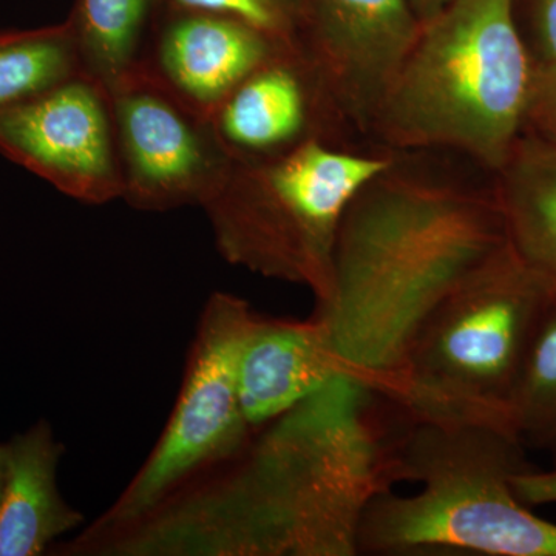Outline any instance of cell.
I'll use <instances>...</instances> for the list:
<instances>
[{"label": "cell", "mask_w": 556, "mask_h": 556, "mask_svg": "<svg viewBox=\"0 0 556 556\" xmlns=\"http://www.w3.org/2000/svg\"><path fill=\"white\" fill-rule=\"evenodd\" d=\"M379 396L351 376L331 380L265 426L228 470L73 554L357 556L369 504L401 482Z\"/></svg>", "instance_id": "obj_1"}, {"label": "cell", "mask_w": 556, "mask_h": 556, "mask_svg": "<svg viewBox=\"0 0 556 556\" xmlns=\"http://www.w3.org/2000/svg\"><path fill=\"white\" fill-rule=\"evenodd\" d=\"M447 152H396L348 204L316 313L340 358L387 397L416 332L507 243L495 174Z\"/></svg>", "instance_id": "obj_2"}, {"label": "cell", "mask_w": 556, "mask_h": 556, "mask_svg": "<svg viewBox=\"0 0 556 556\" xmlns=\"http://www.w3.org/2000/svg\"><path fill=\"white\" fill-rule=\"evenodd\" d=\"M399 481L380 493L358 532V555L556 556V525L514 490L533 468L514 430L493 424L408 419L397 439Z\"/></svg>", "instance_id": "obj_3"}, {"label": "cell", "mask_w": 556, "mask_h": 556, "mask_svg": "<svg viewBox=\"0 0 556 556\" xmlns=\"http://www.w3.org/2000/svg\"><path fill=\"white\" fill-rule=\"evenodd\" d=\"M532 80L515 0H455L420 25L372 144L453 153L496 174L525 131Z\"/></svg>", "instance_id": "obj_4"}, {"label": "cell", "mask_w": 556, "mask_h": 556, "mask_svg": "<svg viewBox=\"0 0 556 556\" xmlns=\"http://www.w3.org/2000/svg\"><path fill=\"white\" fill-rule=\"evenodd\" d=\"M555 298L507 241L431 311L387 401L412 420L514 430L508 401Z\"/></svg>", "instance_id": "obj_5"}, {"label": "cell", "mask_w": 556, "mask_h": 556, "mask_svg": "<svg viewBox=\"0 0 556 556\" xmlns=\"http://www.w3.org/2000/svg\"><path fill=\"white\" fill-rule=\"evenodd\" d=\"M394 156L375 144L313 141L276 159L233 161L203 206L219 255L257 276L308 288L320 305L331 291L348 204Z\"/></svg>", "instance_id": "obj_6"}, {"label": "cell", "mask_w": 556, "mask_h": 556, "mask_svg": "<svg viewBox=\"0 0 556 556\" xmlns=\"http://www.w3.org/2000/svg\"><path fill=\"white\" fill-rule=\"evenodd\" d=\"M258 314L247 300L215 292L201 314L174 412L137 477L93 526L65 551L144 518L208 467L232 460L252 428L237 388V362Z\"/></svg>", "instance_id": "obj_7"}, {"label": "cell", "mask_w": 556, "mask_h": 556, "mask_svg": "<svg viewBox=\"0 0 556 556\" xmlns=\"http://www.w3.org/2000/svg\"><path fill=\"white\" fill-rule=\"evenodd\" d=\"M419 31L407 0H303L298 47L348 141L372 144L380 109Z\"/></svg>", "instance_id": "obj_8"}, {"label": "cell", "mask_w": 556, "mask_h": 556, "mask_svg": "<svg viewBox=\"0 0 556 556\" xmlns=\"http://www.w3.org/2000/svg\"><path fill=\"white\" fill-rule=\"evenodd\" d=\"M118 146L121 199L146 212L203 207L232 159L211 121L137 75L110 93Z\"/></svg>", "instance_id": "obj_9"}, {"label": "cell", "mask_w": 556, "mask_h": 556, "mask_svg": "<svg viewBox=\"0 0 556 556\" xmlns=\"http://www.w3.org/2000/svg\"><path fill=\"white\" fill-rule=\"evenodd\" d=\"M0 152L80 203L123 193L112 101L83 72L0 110Z\"/></svg>", "instance_id": "obj_10"}, {"label": "cell", "mask_w": 556, "mask_h": 556, "mask_svg": "<svg viewBox=\"0 0 556 556\" xmlns=\"http://www.w3.org/2000/svg\"><path fill=\"white\" fill-rule=\"evenodd\" d=\"M208 121L232 161L276 159L313 141L358 146L340 130L299 47H283L263 62Z\"/></svg>", "instance_id": "obj_11"}, {"label": "cell", "mask_w": 556, "mask_h": 556, "mask_svg": "<svg viewBox=\"0 0 556 556\" xmlns=\"http://www.w3.org/2000/svg\"><path fill=\"white\" fill-rule=\"evenodd\" d=\"M283 47L228 14L160 7L138 75L208 119L241 80Z\"/></svg>", "instance_id": "obj_12"}, {"label": "cell", "mask_w": 556, "mask_h": 556, "mask_svg": "<svg viewBox=\"0 0 556 556\" xmlns=\"http://www.w3.org/2000/svg\"><path fill=\"white\" fill-rule=\"evenodd\" d=\"M342 376L357 379L317 313L306 320L258 314L237 362L241 409L255 430Z\"/></svg>", "instance_id": "obj_13"}, {"label": "cell", "mask_w": 556, "mask_h": 556, "mask_svg": "<svg viewBox=\"0 0 556 556\" xmlns=\"http://www.w3.org/2000/svg\"><path fill=\"white\" fill-rule=\"evenodd\" d=\"M5 486L0 501V556H38L84 522L58 489L64 447L46 420L9 444Z\"/></svg>", "instance_id": "obj_14"}, {"label": "cell", "mask_w": 556, "mask_h": 556, "mask_svg": "<svg viewBox=\"0 0 556 556\" xmlns=\"http://www.w3.org/2000/svg\"><path fill=\"white\" fill-rule=\"evenodd\" d=\"M495 185L508 244L556 294V144L522 131Z\"/></svg>", "instance_id": "obj_15"}, {"label": "cell", "mask_w": 556, "mask_h": 556, "mask_svg": "<svg viewBox=\"0 0 556 556\" xmlns=\"http://www.w3.org/2000/svg\"><path fill=\"white\" fill-rule=\"evenodd\" d=\"M161 0H76L67 17L84 75L109 94L141 68Z\"/></svg>", "instance_id": "obj_16"}, {"label": "cell", "mask_w": 556, "mask_h": 556, "mask_svg": "<svg viewBox=\"0 0 556 556\" xmlns=\"http://www.w3.org/2000/svg\"><path fill=\"white\" fill-rule=\"evenodd\" d=\"M80 72L67 21L31 30H0V110L20 104Z\"/></svg>", "instance_id": "obj_17"}, {"label": "cell", "mask_w": 556, "mask_h": 556, "mask_svg": "<svg viewBox=\"0 0 556 556\" xmlns=\"http://www.w3.org/2000/svg\"><path fill=\"white\" fill-rule=\"evenodd\" d=\"M508 417L526 448L543 450L556 463V298L529 348Z\"/></svg>", "instance_id": "obj_18"}, {"label": "cell", "mask_w": 556, "mask_h": 556, "mask_svg": "<svg viewBox=\"0 0 556 556\" xmlns=\"http://www.w3.org/2000/svg\"><path fill=\"white\" fill-rule=\"evenodd\" d=\"M161 7L228 14L283 46L298 47L303 0H161Z\"/></svg>", "instance_id": "obj_19"}, {"label": "cell", "mask_w": 556, "mask_h": 556, "mask_svg": "<svg viewBox=\"0 0 556 556\" xmlns=\"http://www.w3.org/2000/svg\"><path fill=\"white\" fill-rule=\"evenodd\" d=\"M515 16L533 70L556 67V0H525Z\"/></svg>", "instance_id": "obj_20"}, {"label": "cell", "mask_w": 556, "mask_h": 556, "mask_svg": "<svg viewBox=\"0 0 556 556\" xmlns=\"http://www.w3.org/2000/svg\"><path fill=\"white\" fill-rule=\"evenodd\" d=\"M525 131L556 144V67L533 70Z\"/></svg>", "instance_id": "obj_21"}, {"label": "cell", "mask_w": 556, "mask_h": 556, "mask_svg": "<svg viewBox=\"0 0 556 556\" xmlns=\"http://www.w3.org/2000/svg\"><path fill=\"white\" fill-rule=\"evenodd\" d=\"M514 490L529 507L556 504V466L546 471H522L514 478Z\"/></svg>", "instance_id": "obj_22"}, {"label": "cell", "mask_w": 556, "mask_h": 556, "mask_svg": "<svg viewBox=\"0 0 556 556\" xmlns=\"http://www.w3.org/2000/svg\"><path fill=\"white\" fill-rule=\"evenodd\" d=\"M407 2L412 7L413 13L416 14L417 21L422 25L437 17L455 0H407Z\"/></svg>", "instance_id": "obj_23"}, {"label": "cell", "mask_w": 556, "mask_h": 556, "mask_svg": "<svg viewBox=\"0 0 556 556\" xmlns=\"http://www.w3.org/2000/svg\"><path fill=\"white\" fill-rule=\"evenodd\" d=\"M7 460H9V447L7 444H0V501H2L3 486H5Z\"/></svg>", "instance_id": "obj_24"}]
</instances>
